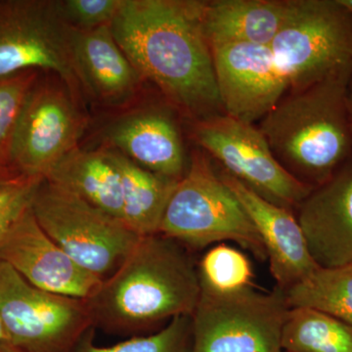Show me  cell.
Wrapping results in <instances>:
<instances>
[{
    "label": "cell",
    "mask_w": 352,
    "mask_h": 352,
    "mask_svg": "<svg viewBox=\"0 0 352 352\" xmlns=\"http://www.w3.org/2000/svg\"><path fill=\"white\" fill-rule=\"evenodd\" d=\"M201 0H122L113 38L186 122L223 115Z\"/></svg>",
    "instance_id": "1"
},
{
    "label": "cell",
    "mask_w": 352,
    "mask_h": 352,
    "mask_svg": "<svg viewBox=\"0 0 352 352\" xmlns=\"http://www.w3.org/2000/svg\"><path fill=\"white\" fill-rule=\"evenodd\" d=\"M201 296L188 250L162 234L141 237L87 302L94 326L135 333L195 311Z\"/></svg>",
    "instance_id": "2"
},
{
    "label": "cell",
    "mask_w": 352,
    "mask_h": 352,
    "mask_svg": "<svg viewBox=\"0 0 352 352\" xmlns=\"http://www.w3.org/2000/svg\"><path fill=\"white\" fill-rule=\"evenodd\" d=\"M349 82L328 80L288 91L258 129L285 170L312 188L352 157Z\"/></svg>",
    "instance_id": "3"
},
{
    "label": "cell",
    "mask_w": 352,
    "mask_h": 352,
    "mask_svg": "<svg viewBox=\"0 0 352 352\" xmlns=\"http://www.w3.org/2000/svg\"><path fill=\"white\" fill-rule=\"evenodd\" d=\"M159 233L193 249L232 241L256 258H266L249 215L214 161L198 147L190 152L188 170L171 194Z\"/></svg>",
    "instance_id": "4"
},
{
    "label": "cell",
    "mask_w": 352,
    "mask_h": 352,
    "mask_svg": "<svg viewBox=\"0 0 352 352\" xmlns=\"http://www.w3.org/2000/svg\"><path fill=\"white\" fill-rule=\"evenodd\" d=\"M270 47L288 91L328 80L352 83V14L338 0H291Z\"/></svg>",
    "instance_id": "5"
},
{
    "label": "cell",
    "mask_w": 352,
    "mask_h": 352,
    "mask_svg": "<svg viewBox=\"0 0 352 352\" xmlns=\"http://www.w3.org/2000/svg\"><path fill=\"white\" fill-rule=\"evenodd\" d=\"M32 210L44 232L102 281L119 267L141 238L120 219L45 179Z\"/></svg>",
    "instance_id": "6"
},
{
    "label": "cell",
    "mask_w": 352,
    "mask_h": 352,
    "mask_svg": "<svg viewBox=\"0 0 352 352\" xmlns=\"http://www.w3.org/2000/svg\"><path fill=\"white\" fill-rule=\"evenodd\" d=\"M185 124L190 140L219 168L274 205L295 212L314 189L285 170L254 124L226 113Z\"/></svg>",
    "instance_id": "7"
},
{
    "label": "cell",
    "mask_w": 352,
    "mask_h": 352,
    "mask_svg": "<svg viewBox=\"0 0 352 352\" xmlns=\"http://www.w3.org/2000/svg\"><path fill=\"white\" fill-rule=\"evenodd\" d=\"M289 307L284 292H201L192 315L191 352H283Z\"/></svg>",
    "instance_id": "8"
},
{
    "label": "cell",
    "mask_w": 352,
    "mask_h": 352,
    "mask_svg": "<svg viewBox=\"0 0 352 352\" xmlns=\"http://www.w3.org/2000/svg\"><path fill=\"white\" fill-rule=\"evenodd\" d=\"M0 319L24 352H76L94 327L85 300L36 288L1 261Z\"/></svg>",
    "instance_id": "9"
},
{
    "label": "cell",
    "mask_w": 352,
    "mask_h": 352,
    "mask_svg": "<svg viewBox=\"0 0 352 352\" xmlns=\"http://www.w3.org/2000/svg\"><path fill=\"white\" fill-rule=\"evenodd\" d=\"M87 118L66 83L50 74L39 76L28 95L9 149L15 173L45 176L78 147Z\"/></svg>",
    "instance_id": "10"
},
{
    "label": "cell",
    "mask_w": 352,
    "mask_h": 352,
    "mask_svg": "<svg viewBox=\"0 0 352 352\" xmlns=\"http://www.w3.org/2000/svg\"><path fill=\"white\" fill-rule=\"evenodd\" d=\"M38 69L61 78L83 103L72 54L71 28L55 1H0V76Z\"/></svg>",
    "instance_id": "11"
},
{
    "label": "cell",
    "mask_w": 352,
    "mask_h": 352,
    "mask_svg": "<svg viewBox=\"0 0 352 352\" xmlns=\"http://www.w3.org/2000/svg\"><path fill=\"white\" fill-rule=\"evenodd\" d=\"M98 129V146L115 150L143 168L180 182L188 170L184 119L170 103L143 97L124 110L110 113Z\"/></svg>",
    "instance_id": "12"
},
{
    "label": "cell",
    "mask_w": 352,
    "mask_h": 352,
    "mask_svg": "<svg viewBox=\"0 0 352 352\" xmlns=\"http://www.w3.org/2000/svg\"><path fill=\"white\" fill-rule=\"evenodd\" d=\"M212 52L220 102L229 117L254 124L288 91L270 46L231 44Z\"/></svg>",
    "instance_id": "13"
},
{
    "label": "cell",
    "mask_w": 352,
    "mask_h": 352,
    "mask_svg": "<svg viewBox=\"0 0 352 352\" xmlns=\"http://www.w3.org/2000/svg\"><path fill=\"white\" fill-rule=\"evenodd\" d=\"M0 261L32 286L55 295L87 300L102 280L85 270L39 226L32 207L0 243Z\"/></svg>",
    "instance_id": "14"
},
{
    "label": "cell",
    "mask_w": 352,
    "mask_h": 352,
    "mask_svg": "<svg viewBox=\"0 0 352 352\" xmlns=\"http://www.w3.org/2000/svg\"><path fill=\"white\" fill-rule=\"evenodd\" d=\"M72 54L85 98L109 113L124 110L145 96V82L113 38L111 25L71 28Z\"/></svg>",
    "instance_id": "15"
},
{
    "label": "cell",
    "mask_w": 352,
    "mask_h": 352,
    "mask_svg": "<svg viewBox=\"0 0 352 352\" xmlns=\"http://www.w3.org/2000/svg\"><path fill=\"white\" fill-rule=\"evenodd\" d=\"M312 258L320 267L352 263V157L296 210Z\"/></svg>",
    "instance_id": "16"
},
{
    "label": "cell",
    "mask_w": 352,
    "mask_h": 352,
    "mask_svg": "<svg viewBox=\"0 0 352 352\" xmlns=\"http://www.w3.org/2000/svg\"><path fill=\"white\" fill-rule=\"evenodd\" d=\"M215 166L256 227L278 288L286 291L319 267L310 254L295 212L265 200Z\"/></svg>",
    "instance_id": "17"
},
{
    "label": "cell",
    "mask_w": 352,
    "mask_h": 352,
    "mask_svg": "<svg viewBox=\"0 0 352 352\" xmlns=\"http://www.w3.org/2000/svg\"><path fill=\"white\" fill-rule=\"evenodd\" d=\"M291 0L204 1V32L210 50L231 44L271 46L288 16Z\"/></svg>",
    "instance_id": "18"
},
{
    "label": "cell",
    "mask_w": 352,
    "mask_h": 352,
    "mask_svg": "<svg viewBox=\"0 0 352 352\" xmlns=\"http://www.w3.org/2000/svg\"><path fill=\"white\" fill-rule=\"evenodd\" d=\"M44 179L122 221L120 171L108 148H76Z\"/></svg>",
    "instance_id": "19"
},
{
    "label": "cell",
    "mask_w": 352,
    "mask_h": 352,
    "mask_svg": "<svg viewBox=\"0 0 352 352\" xmlns=\"http://www.w3.org/2000/svg\"><path fill=\"white\" fill-rule=\"evenodd\" d=\"M109 150L122 182V222L141 237L159 233L166 205L179 182L153 173L124 155Z\"/></svg>",
    "instance_id": "20"
},
{
    "label": "cell",
    "mask_w": 352,
    "mask_h": 352,
    "mask_svg": "<svg viewBox=\"0 0 352 352\" xmlns=\"http://www.w3.org/2000/svg\"><path fill=\"white\" fill-rule=\"evenodd\" d=\"M289 308H308L352 325V263L340 267L319 266L284 291Z\"/></svg>",
    "instance_id": "21"
},
{
    "label": "cell",
    "mask_w": 352,
    "mask_h": 352,
    "mask_svg": "<svg viewBox=\"0 0 352 352\" xmlns=\"http://www.w3.org/2000/svg\"><path fill=\"white\" fill-rule=\"evenodd\" d=\"M283 352H352V325L308 308H289Z\"/></svg>",
    "instance_id": "22"
},
{
    "label": "cell",
    "mask_w": 352,
    "mask_h": 352,
    "mask_svg": "<svg viewBox=\"0 0 352 352\" xmlns=\"http://www.w3.org/2000/svg\"><path fill=\"white\" fill-rule=\"evenodd\" d=\"M197 270L201 292L232 293L252 287L251 261L244 252L228 245L208 250L197 264Z\"/></svg>",
    "instance_id": "23"
},
{
    "label": "cell",
    "mask_w": 352,
    "mask_h": 352,
    "mask_svg": "<svg viewBox=\"0 0 352 352\" xmlns=\"http://www.w3.org/2000/svg\"><path fill=\"white\" fill-rule=\"evenodd\" d=\"M192 316L171 319L159 332L146 337H134L112 346H98L92 330L85 336L76 352H191Z\"/></svg>",
    "instance_id": "24"
},
{
    "label": "cell",
    "mask_w": 352,
    "mask_h": 352,
    "mask_svg": "<svg viewBox=\"0 0 352 352\" xmlns=\"http://www.w3.org/2000/svg\"><path fill=\"white\" fill-rule=\"evenodd\" d=\"M41 73L38 69H27L0 76V163L6 166H9V149L20 113Z\"/></svg>",
    "instance_id": "25"
},
{
    "label": "cell",
    "mask_w": 352,
    "mask_h": 352,
    "mask_svg": "<svg viewBox=\"0 0 352 352\" xmlns=\"http://www.w3.org/2000/svg\"><path fill=\"white\" fill-rule=\"evenodd\" d=\"M44 180L41 176L14 173L0 184V243L25 210Z\"/></svg>",
    "instance_id": "26"
},
{
    "label": "cell",
    "mask_w": 352,
    "mask_h": 352,
    "mask_svg": "<svg viewBox=\"0 0 352 352\" xmlns=\"http://www.w3.org/2000/svg\"><path fill=\"white\" fill-rule=\"evenodd\" d=\"M122 0H59L55 1L62 20L72 29L92 30L111 25Z\"/></svg>",
    "instance_id": "27"
},
{
    "label": "cell",
    "mask_w": 352,
    "mask_h": 352,
    "mask_svg": "<svg viewBox=\"0 0 352 352\" xmlns=\"http://www.w3.org/2000/svg\"><path fill=\"white\" fill-rule=\"evenodd\" d=\"M14 173H16L12 168H9V166H6V164L0 163V184H1L4 180L7 179V178L10 177Z\"/></svg>",
    "instance_id": "28"
},
{
    "label": "cell",
    "mask_w": 352,
    "mask_h": 352,
    "mask_svg": "<svg viewBox=\"0 0 352 352\" xmlns=\"http://www.w3.org/2000/svg\"><path fill=\"white\" fill-rule=\"evenodd\" d=\"M0 352H24L10 342H0Z\"/></svg>",
    "instance_id": "29"
},
{
    "label": "cell",
    "mask_w": 352,
    "mask_h": 352,
    "mask_svg": "<svg viewBox=\"0 0 352 352\" xmlns=\"http://www.w3.org/2000/svg\"><path fill=\"white\" fill-rule=\"evenodd\" d=\"M8 342V336H7L6 329L3 327V324H2L1 319H0V342Z\"/></svg>",
    "instance_id": "30"
},
{
    "label": "cell",
    "mask_w": 352,
    "mask_h": 352,
    "mask_svg": "<svg viewBox=\"0 0 352 352\" xmlns=\"http://www.w3.org/2000/svg\"><path fill=\"white\" fill-rule=\"evenodd\" d=\"M347 105H349V113H351L352 120V83L349 88V92H347Z\"/></svg>",
    "instance_id": "31"
},
{
    "label": "cell",
    "mask_w": 352,
    "mask_h": 352,
    "mask_svg": "<svg viewBox=\"0 0 352 352\" xmlns=\"http://www.w3.org/2000/svg\"><path fill=\"white\" fill-rule=\"evenodd\" d=\"M340 6L344 7L349 12L352 14V0H338Z\"/></svg>",
    "instance_id": "32"
}]
</instances>
